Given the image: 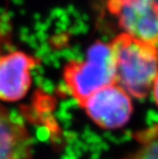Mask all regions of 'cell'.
Instances as JSON below:
<instances>
[{
	"mask_svg": "<svg viewBox=\"0 0 158 159\" xmlns=\"http://www.w3.org/2000/svg\"><path fill=\"white\" fill-rule=\"evenodd\" d=\"M33 146L28 128L0 105V159H32Z\"/></svg>",
	"mask_w": 158,
	"mask_h": 159,
	"instance_id": "8992f818",
	"label": "cell"
},
{
	"mask_svg": "<svg viewBox=\"0 0 158 159\" xmlns=\"http://www.w3.org/2000/svg\"><path fill=\"white\" fill-rule=\"evenodd\" d=\"M123 34L158 47V0H109Z\"/></svg>",
	"mask_w": 158,
	"mask_h": 159,
	"instance_id": "3957f363",
	"label": "cell"
},
{
	"mask_svg": "<svg viewBox=\"0 0 158 159\" xmlns=\"http://www.w3.org/2000/svg\"><path fill=\"white\" fill-rule=\"evenodd\" d=\"M37 65L38 60L20 50L0 57V101L24 99L32 84L31 71Z\"/></svg>",
	"mask_w": 158,
	"mask_h": 159,
	"instance_id": "5b68a950",
	"label": "cell"
},
{
	"mask_svg": "<svg viewBox=\"0 0 158 159\" xmlns=\"http://www.w3.org/2000/svg\"><path fill=\"white\" fill-rule=\"evenodd\" d=\"M152 96H153V100L155 102L156 106L158 107V74L156 76L155 80L153 82V85H152Z\"/></svg>",
	"mask_w": 158,
	"mask_h": 159,
	"instance_id": "ba28073f",
	"label": "cell"
},
{
	"mask_svg": "<svg viewBox=\"0 0 158 159\" xmlns=\"http://www.w3.org/2000/svg\"><path fill=\"white\" fill-rule=\"evenodd\" d=\"M81 108L93 123L106 130L123 127L133 113L132 98L116 83L93 93Z\"/></svg>",
	"mask_w": 158,
	"mask_h": 159,
	"instance_id": "277c9868",
	"label": "cell"
},
{
	"mask_svg": "<svg viewBox=\"0 0 158 159\" xmlns=\"http://www.w3.org/2000/svg\"><path fill=\"white\" fill-rule=\"evenodd\" d=\"M138 146L121 159H158V124L134 134Z\"/></svg>",
	"mask_w": 158,
	"mask_h": 159,
	"instance_id": "52a82bcc",
	"label": "cell"
},
{
	"mask_svg": "<svg viewBox=\"0 0 158 159\" xmlns=\"http://www.w3.org/2000/svg\"><path fill=\"white\" fill-rule=\"evenodd\" d=\"M115 63V82L138 100L146 99L158 74V47L121 33L110 43Z\"/></svg>",
	"mask_w": 158,
	"mask_h": 159,
	"instance_id": "6da1fadb",
	"label": "cell"
},
{
	"mask_svg": "<svg viewBox=\"0 0 158 159\" xmlns=\"http://www.w3.org/2000/svg\"><path fill=\"white\" fill-rule=\"evenodd\" d=\"M63 79L71 97L81 108L89 96L115 82V63L110 43L97 41L81 61H70L64 67Z\"/></svg>",
	"mask_w": 158,
	"mask_h": 159,
	"instance_id": "7a4b0ae2",
	"label": "cell"
}]
</instances>
